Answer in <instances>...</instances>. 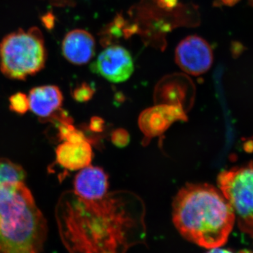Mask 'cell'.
Returning <instances> with one entry per match:
<instances>
[{
	"label": "cell",
	"mask_w": 253,
	"mask_h": 253,
	"mask_svg": "<svg viewBox=\"0 0 253 253\" xmlns=\"http://www.w3.org/2000/svg\"><path fill=\"white\" fill-rule=\"evenodd\" d=\"M142 206L131 193H108L97 200L64 193L56 214L63 244L70 253H126L145 241Z\"/></svg>",
	"instance_id": "1"
},
{
	"label": "cell",
	"mask_w": 253,
	"mask_h": 253,
	"mask_svg": "<svg viewBox=\"0 0 253 253\" xmlns=\"http://www.w3.org/2000/svg\"><path fill=\"white\" fill-rule=\"evenodd\" d=\"M172 220L184 239L201 247L213 249L227 241L236 217L217 188L207 184H189L174 197Z\"/></svg>",
	"instance_id": "2"
},
{
	"label": "cell",
	"mask_w": 253,
	"mask_h": 253,
	"mask_svg": "<svg viewBox=\"0 0 253 253\" xmlns=\"http://www.w3.org/2000/svg\"><path fill=\"white\" fill-rule=\"evenodd\" d=\"M47 226L23 182L0 184V253H41Z\"/></svg>",
	"instance_id": "3"
},
{
	"label": "cell",
	"mask_w": 253,
	"mask_h": 253,
	"mask_svg": "<svg viewBox=\"0 0 253 253\" xmlns=\"http://www.w3.org/2000/svg\"><path fill=\"white\" fill-rule=\"evenodd\" d=\"M46 60L44 38L38 28L18 30L0 43V70L10 79L23 81L36 74Z\"/></svg>",
	"instance_id": "4"
},
{
	"label": "cell",
	"mask_w": 253,
	"mask_h": 253,
	"mask_svg": "<svg viewBox=\"0 0 253 253\" xmlns=\"http://www.w3.org/2000/svg\"><path fill=\"white\" fill-rule=\"evenodd\" d=\"M217 184L234 211L240 229L253 237V163L222 171Z\"/></svg>",
	"instance_id": "5"
},
{
	"label": "cell",
	"mask_w": 253,
	"mask_h": 253,
	"mask_svg": "<svg viewBox=\"0 0 253 253\" xmlns=\"http://www.w3.org/2000/svg\"><path fill=\"white\" fill-rule=\"evenodd\" d=\"M174 59L176 64L184 72L192 76H201L212 66V48L201 37L188 36L176 46Z\"/></svg>",
	"instance_id": "6"
},
{
	"label": "cell",
	"mask_w": 253,
	"mask_h": 253,
	"mask_svg": "<svg viewBox=\"0 0 253 253\" xmlns=\"http://www.w3.org/2000/svg\"><path fill=\"white\" fill-rule=\"evenodd\" d=\"M91 70L111 83L126 82L134 71L130 53L119 45H113L100 53L91 66Z\"/></svg>",
	"instance_id": "7"
},
{
	"label": "cell",
	"mask_w": 253,
	"mask_h": 253,
	"mask_svg": "<svg viewBox=\"0 0 253 253\" xmlns=\"http://www.w3.org/2000/svg\"><path fill=\"white\" fill-rule=\"evenodd\" d=\"M73 184V192L82 199H101L108 194V175L99 167L89 166L83 168L75 177Z\"/></svg>",
	"instance_id": "8"
},
{
	"label": "cell",
	"mask_w": 253,
	"mask_h": 253,
	"mask_svg": "<svg viewBox=\"0 0 253 253\" xmlns=\"http://www.w3.org/2000/svg\"><path fill=\"white\" fill-rule=\"evenodd\" d=\"M94 37L84 30L69 32L62 42V54L67 61L76 65L87 63L95 54Z\"/></svg>",
	"instance_id": "9"
},
{
	"label": "cell",
	"mask_w": 253,
	"mask_h": 253,
	"mask_svg": "<svg viewBox=\"0 0 253 253\" xmlns=\"http://www.w3.org/2000/svg\"><path fill=\"white\" fill-rule=\"evenodd\" d=\"M28 97L30 109L38 117L44 119H49L63 104L62 92L55 85L33 88Z\"/></svg>",
	"instance_id": "10"
},
{
	"label": "cell",
	"mask_w": 253,
	"mask_h": 253,
	"mask_svg": "<svg viewBox=\"0 0 253 253\" xmlns=\"http://www.w3.org/2000/svg\"><path fill=\"white\" fill-rule=\"evenodd\" d=\"M56 162L68 170L87 167L92 159V149L87 140L72 143L64 141L56 149Z\"/></svg>",
	"instance_id": "11"
},
{
	"label": "cell",
	"mask_w": 253,
	"mask_h": 253,
	"mask_svg": "<svg viewBox=\"0 0 253 253\" xmlns=\"http://www.w3.org/2000/svg\"><path fill=\"white\" fill-rule=\"evenodd\" d=\"M179 107V106H161L147 110L141 115V129L153 135L162 132L176 118H179V114H183L182 110Z\"/></svg>",
	"instance_id": "12"
},
{
	"label": "cell",
	"mask_w": 253,
	"mask_h": 253,
	"mask_svg": "<svg viewBox=\"0 0 253 253\" xmlns=\"http://www.w3.org/2000/svg\"><path fill=\"white\" fill-rule=\"evenodd\" d=\"M26 176L24 169L19 165L4 158L0 159V184L23 182Z\"/></svg>",
	"instance_id": "13"
},
{
	"label": "cell",
	"mask_w": 253,
	"mask_h": 253,
	"mask_svg": "<svg viewBox=\"0 0 253 253\" xmlns=\"http://www.w3.org/2000/svg\"><path fill=\"white\" fill-rule=\"evenodd\" d=\"M9 107L13 112L25 114L30 109L28 96L21 92L13 94L9 98Z\"/></svg>",
	"instance_id": "14"
},
{
	"label": "cell",
	"mask_w": 253,
	"mask_h": 253,
	"mask_svg": "<svg viewBox=\"0 0 253 253\" xmlns=\"http://www.w3.org/2000/svg\"><path fill=\"white\" fill-rule=\"evenodd\" d=\"M93 89L89 84H82L73 90V98L80 102H84L91 99L93 95Z\"/></svg>",
	"instance_id": "15"
},
{
	"label": "cell",
	"mask_w": 253,
	"mask_h": 253,
	"mask_svg": "<svg viewBox=\"0 0 253 253\" xmlns=\"http://www.w3.org/2000/svg\"><path fill=\"white\" fill-rule=\"evenodd\" d=\"M206 253H234L231 252V251H229V250L220 249L219 247L217 248H213V249H211L208 252Z\"/></svg>",
	"instance_id": "16"
},
{
	"label": "cell",
	"mask_w": 253,
	"mask_h": 253,
	"mask_svg": "<svg viewBox=\"0 0 253 253\" xmlns=\"http://www.w3.org/2000/svg\"><path fill=\"white\" fill-rule=\"evenodd\" d=\"M239 253H253V251H241Z\"/></svg>",
	"instance_id": "17"
},
{
	"label": "cell",
	"mask_w": 253,
	"mask_h": 253,
	"mask_svg": "<svg viewBox=\"0 0 253 253\" xmlns=\"http://www.w3.org/2000/svg\"><path fill=\"white\" fill-rule=\"evenodd\" d=\"M251 139V140H252V139H253V136H252V137L251 138V139Z\"/></svg>",
	"instance_id": "18"
}]
</instances>
